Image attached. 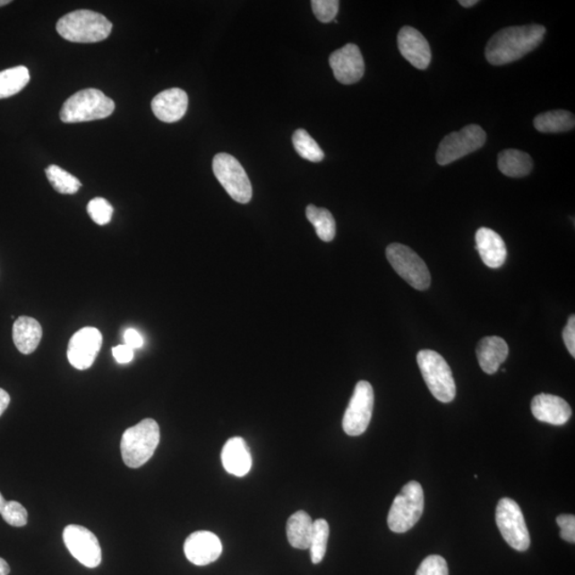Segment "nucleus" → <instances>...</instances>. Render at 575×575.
Wrapping results in <instances>:
<instances>
[{"label":"nucleus","instance_id":"f257e3e1","mask_svg":"<svg viewBox=\"0 0 575 575\" xmlns=\"http://www.w3.org/2000/svg\"><path fill=\"white\" fill-rule=\"evenodd\" d=\"M545 32L544 26L536 24L504 28L489 39L486 59L493 65L511 64L536 49Z\"/></svg>","mask_w":575,"mask_h":575},{"label":"nucleus","instance_id":"f03ea898","mask_svg":"<svg viewBox=\"0 0 575 575\" xmlns=\"http://www.w3.org/2000/svg\"><path fill=\"white\" fill-rule=\"evenodd\" d=\"M57 31L70 42L96 43L110 36L112 24L103 14L90 10H77L59 20Z\"/></svg>","mask_w":575,"mask_h":575},{"label":"nucleus","instance_id":"7ed1b4c3","mask_svg":"<svg viewBox=\"0 0 575 575\" xmlns=\"http://www.w3.org/2000/svg\"><path fill=\"white\" fill-rule=\"evenodd\" d=\"M160 442V428L154 419H145L124 432L122 459L129 468L142 467L155 453Z\"/></svg>","mask_w":575,"mask_h":575},{"label":"nucleus","instance_id":"20e7f679","mask_svg":"<svg viewBox=\"0 0 575 575\" xmlns=\"http://www.w3.org/2000/svg\"><path fill=\"white\" fill-rule=\"evenodd\" d=\"M116 109L115 101L98 89H86L71 96L60 111L61 121L66 124L103 120Z\"/></svg>","mask_w":575,"mask_h":575},{"label":"nucleus","instance_id":"39448f33","mask_svg":"<svg viewBox=\"0 0 575 575\" xmlns=\"http://www.w3.org/2000/svg\"><path fill=\"white\" fill-rule=\"evenodd\" d=\"M416 362L433 398L442 403L452 402L456 397V385L452 370L442 355L432 349H422L416 355Z\"/></svg>","mask_w":575,"mask_h":575},{"label":"nucleus","instance_id":"423d86ee","mask_svg":"<svg viewBox=\"0 0 575 575\" xmlns=\"http://www.w3.org/2000/svg\"><path fill=\"white\" fill-rule=\"evenodd\" d=\"M423 511L425 493L422 486L418 482H409L393 501L388 515V527L394 533L408 532L419 522Z\"/></svg>","mask_w":575,"mask_h":575},{"label":"nucleus","instance_id":"0eeeda50","mask_svg":"<svg viewBox=\"0 0 575 575\" xmlns=\"http://www.w3.org/2000/svg\"><path fill=\"white\" fill-rule=\"evenodd\" d=\"M389 263L401 278L416 290H426L431 286V273L423 259L410 247L392 244L388 245Z\"/></svg>","mask_w":575,"mask_h":575},{"label":"nucleus","instance_id":"6e6552de","mask_svg":"<svg viewBox=\"0 0 575 575\" xmlns=\"http://www.w3.org/2000/svg\"><path fill=\"white\" fill-rule=\"evenodd\" d=\"M213 173L227 193L240 204H247L252 200L253 188L249 176L234 156L227 153L213 158Z\"/></svg>","mask_w":575,"mask_h":575},{"label":"nucleus","instance_id":"1a4fd4ad","mask_svg":"<svg viewBox=\"0 0 575 575\" xmlns=\"http://www.w3.org/2000/svg\"><path fill=\"white\" fill-rule=\"evenodd\" d=\"M487 135L481 126L468 125L460 132L451 133L439 145L436 160L438 165L448 166L467 155L475 153L486 143Z\"/></svg>","mask_w":575,"mask_h":575},{"label":"nucleus","instance_id":"9d476101","mask_svg":"<svg viewBox=\"0 0 575 575\" xmlns=\"http://www.w3.org/2000/svg\"><path fill=\"white\" fill-rule=\"evenodd\" d=\"M495 521L500 529L502 536L512 549L524 552L531 545L528 528L520 509L514 500L501 499L497 511H495Z\"/></svg>","mask_w":575,"mask_h":575},{"label":"nucleus","instance_id":"9b49d317","mask_svg":"<svg viewBox=\"0 0 575 575\" xmlns=\"http://www.w3.org/2000/svg\"><path fill=\"white\" fill-rule=\"evenodd\" d=\"M373 408V387L368 382L360 381L355 387L353 397L343 416V431L348 436L363 435L370 425Z\"/></svg>","mask_w":575,"mask_h":575},{"label":"nucleus","instance_id":"f8f14e48","mask_svg":"<svg viewBox=\"0 0 575 575\" xmlns=\"http://www.w3.org/2000/svg\"><path fill=\"white\" fill-rule=\"evenodd\" d=\"M64 540L70 554L83 566L93 569L100 565V545L90 529L71 524L64 528Z\"/></svg>","mask_w":575,"mask_h":575},{"label":"nucleus","instance_id":"ddd939ff","mask_svg":"<svg viewBox=\"0 0 575 575\" xmlns=\"http://www.w3.org/2000/svg\"><path fill=\"white\" fill-rule=\"evenodd\" d=\"M103 345V336L95 327H83L72 336L67 358L77 370L91 368Z\"/></svg>","mask_w":575,"mask_h":575},{"label":"nucleus","instance_id":"4468645a","mask_svg":"<svg viewBox=\"0 0 575 575\" xmlns=\"http://www.w3.org/2000/svg\"><path fill=\"white\" fill-rule=\"evenodd\" d=\"M335 78L342 84H354L365 74V61L357 45L347 44L330 56Z\"/></svg>","mask_w":575,"mask_h":575},{"label":"nucleus","instance_id":"2eb2a0df","mask_svg":"<svg viewBox=\"0 0 575 575\" xmlns=\"http://www.w3.org/2000/svg\"><path fill=\"white\" fill-rule=\"evenodd\" d=\"M185 557L196 566H207L222 554V543L216 534L200 531L191 534L184 545Z\"/></svg>","mask_w":575,"mask_h":575},{"label":"nucleus","instance_id":"dca6fc26","mask_svg":"<svg viewBox=\"0 0 575 575\" xmlns=\"http://www.w3.org/2000/svg\"><path fill=\"white\" fill-rule=\"evenodd\" d=\"M398 45L403 57L418 70H426L431 64L430 44L419 30L413 27H403L399 32Z\"/></svg>","mask_w":575,"mask_h":575},{"label":"nucleus","instance_id":"f3484780","mask_svg":"<svg viewBox=\"0 0 575 575\" xmlns=\"http://www.w3.org/2000/svg\"><path fill=\"white\" fill-rule=\"evenodd\" d=\"M188 95L182 89L173 88L165 90L155 96L151 101L158 120L165 123H175L182 120L188 109Z\"/></svg>","mask_w":575,"mask_h":575},{"label":"nucleus","instance_id":"a211bd4d","mask_svg":"<svg viewBox=\"0 0 575 575\" xmlns=\"http://www.w3.org/2000/svg\"><path fill=\"white\" fill-rule=\"evenodd\" d=\"M531 409L538 421L556 426L566 425L572 415L571 405L554 394H538L533 399Z\"/></svg>","mask_w":575,"mask_h":575},{"label":"nucleus","instance_id":"6ab92c4d","mask_svg":"<svg viewBox=\"0 0 575 575\" xmlns=\"http://www.w3.org/2000/svg\"><path fill=\"white\" fill-rule=\"evenodd\" d=\"M476 250L487 267L499 269L505 263L507 251L505 242L494 230L482 227L476 231Z\"/></svg>","mask_w":575,"mask_h":575},{"label":"nucleus","instance_id":"aec40b11","mask_svg":"<svg viewBox=\"0 0 575 575\" xmlns=\"http://www.w3.org/2000/svg\"><path fill=\"white\" fill-rule=\"evenodd\" d=\"M221 458L224 469L235 476H245L252 469L251 450L244 438H230L224 445Z\"/></svg>","mask_w":575,"mask_h":575},{"label":"nucleus","instance_id":"412c9836","mask_svg":"<svg viewBox=\"0 0 575 575\" xmlns=\"http://www.w3.org/2000/svg\"><path fill=\"white\" fill-rule=\"evenodd\" d=\"M510 348L503 338L485 337L478 342L476 356L485 373L494 374L509 356Z\"/></svg>","mask_w":575,"mask_h":575},{"label":"nucleus","instance_id":"4be33fe9","mask_svg":"<svg viewBox=\"0 0 575 575\" xmlns=\"http://www.w3.org/2000/svg\"><path fill=\"white\" fill-rule=\"evenodd\" d=\"M43 336L42 326L36 319L20 317L13 325V341L21 354L30 355L36 351Z\"/></svg>","mask_w":575,"mask_h":575},{"label":"nucleus","instance_id":"5701e85b","mask_svg":"<svg viewBox=\"0 0 575 575\" xmlns=\"http://www.w3.org/2000/svg\"><path fill=\"white\" fill-rule=\"evenodd\" d=\"M313 529V519L305 511H296V514L288 519L287 537L293 548L309 549Z\"/></svg>","mask_w":575,"mask_h":575},{"label":"nucleus","instance_id":"b1692460","mask_svg":"<svg viewBox=\"0 0 575 575\" xmlns=\"http://www.w3.org/2000/svg\"><path fill=\"white\" fill-rule=\"evenodd\" d=\"M501 173L511 178L526 177L533 170L531 156L518 150H505L498 157Z\"/></svg>","mask_w":575,"mask_h":575},{"label":"nucleus","instance_id":"393cba45","mask_svg":"<svg viewBox=\"0 0 575 575\" xmlns=\"http://www.w3.org/2000/svg\"><path fill=\"white\" fill-rule=\"evenodd\" d=\"M534 127L543 133H566L575 127V118L565 110L545 112L534 118Z\"/></svg>","mask_w":575,"mask_h":575},{"label":"nucleus","instance_id":"a878e982","mask_svg":"<svg viewBox=\"0 0 575 575\" xmlns=\"http://www.w3.org/2000/svg\"><path fill=\"white\" fill-rule=\"evenodd\" d=\"M30 82V73L26 66H15L0 72V99L18 94Z\"/></svg>","mask_w":575,"mask_h":575},{"label":"nucleus","instance_id":"bb28decb","mask_svg":"<svg viewBox=\"0 0 575 575\" xmlns=\"http://www.w3.org/2000/svg\"><path fill=\"white\" fill-rule=\"evenodd\" d=\"M308 221L317 231L319 238L324 242L334 240L336 236V221L332 214L325 208L309 205L306 208Z\"/></svg>","mask_w":575,"mask_h":575},{"label":"nucleus","instance_id":"cd10ccee","mask_svg":"<svg viewBox=\"0 0 575 575\" xmlns=\"http://www.w3.org/2000/svg\"><path fill=\"white\" fill-rule=\"evenodd\" d=\"M45 173L50 185L60 194H75L82 188L81 180L58 166H49Z\"/></svg>","mask_w":575,"mask_h":575},{"label":"nucleus","instance_id":"c85d7f7f","mask_svg":"<svg viewBox=\"0 0 575 575\" xmlns=\"http://www.w3.org/2000/svg\"><path fill=\"white\" fill-rule=\"evenodd\" d=\"M292 142L296 153L304 158V159L312 162H320L324 159L322 149L315 142L312 135L306 131H304V129H297V131L293 133Z\"/></svg>","mask_w":575,"mask_h":575},{"label":"nucleus","instance_id":"c756f323","mask_svg":"<svg viewBox=\"0 0 575 575\" xmlns=\"http://www.w3.org/2000/svg\"><path fill=\"white\" fill-rule=\"evenodd\" d=\"M330 537V526L324 519L313 521L312 540H310V557L313 563H320L324 560L327 550V541Z\"/></svg>","mask_w":575,"mask_h":575},{"label":"nucleus","instance_id":"7c9ffc66","mask_svg":"<svg viewBox=\"0 0 575 575\" xmlns=\"http://www.w3.org/2000/svg\"><path fill=\"white\" fill-rule=\"evenodd\" d=\"M87 210L93 222L100 227L110 223L112 216H114V207L103 197H96V199L90 201Z\"/></svg>","mask_w":575,"mask_h":575},{"label":"nucleus","instance_id":"2f4dec72","mask_svg":"<svg viewBox=\"0 0 575 575\" xmlns=\"http://www.w3.org/2000/svg\"><path fill=\"white\" fill-rule=\"evenodd\" d=\"M2 516L5 522L15 528L25 527L28 522V512L25 507L16 501L7 502Z\"/></svg>","mask_w":575,"mask_h":575},{"label":"nucleus","instance_id":"473e14b6","mask_svg":"<svg viewBox=\"0 0 575 575\" xmlns=\"http://www.w3.org/2000/svg\"><path fill=\"white\" fill-rule=\"evenodd\" d=\"M339 4L338 0H313L312 8L315 18L326 24L335 21Z\"/></svg>","mask_w":575,"mask_h":575},{"label":"nucleus","instance_id":"72a5a7b5","mask_svg":"<svg viewBox=\"0 0 575 575\" xmlns=\"http://www.w3.org/2000/svg\"><path fill=\"white\" fill-rule=\"evenodd\" d=\"M416 575H449L447 561L442 556L430 555L421 562Z\"/></svg>","mask_w":575,"mask_h":575},{"label":"nucleus","instance_id":"f704fd0d","mask_svg":"<svg viewBox=\"0 0 575 575\" xmlns=\"http://www.w3.org/2000/svg\"><path fill=\"white\" fill-rule=\"evenodd\" d=\"M561 528V537L568 543H575V517L574 515H561L556 519Z\"/></svg>","mask_w":575,"mask_h":575},{"label":"nucleus","instance_id":"c9c22d12","mask_svg":"<svg viewBox=\"0 0 575 575\" xmlns=\"http://www.w3.org/2000/svg\"><path fill=\"white\" fill-rule=\"evenodd\" d=\"M563 341L568 348L571 356L575 357V315L572 314L568 320L565 330L562 331Z\"/></svg>","mask_w":575,"mask_h":575},{"label":"nucleus","instance_id":"e433bc0d","mask_svg":"<svg viewBox=\"0 0 575 575\" xmlns=\"http://www.w3.org/2000/svg\"><path fill=\"white\" fill-rule=\"evenodd\" d=\"M112 354L118 364H128L133 359V349L125 345L115 347Z\"/></svg>","mask_w":575,"mask_h":575},{"label":"nucleus","instance_id":"4c0bfd02","mask_svg":"<svg viewBox=\"0 0 575 575\" xmlns=\"http://www.w3.org/2000/svg\"><path fill=\"white\" fill-rule=\"evenodd\" d=\"M124 340H125V346L134 349L139 348L143 346V338L140 335L138 330L133 329H129L124 334Z\"/></svg>","mask_w":575,"mask_h":575},{"label":"nucleus","instance_id":"58836bf2","mask_svg":"<svg viewBox=\"0 0 575 575\" xmlns=\"http://www.w3.org/2000/svg\"><path fill=\"white\" fill-rule=\"evenodd\" d=\"M10 404V396L7 391L0 388V416H2Z\"/></svg>","mask_w":575,"mask_h":575},{"label":"nucleus","instance_id":"ea45409f","mask_svg":"<svg viewBox=\"0 0 575 575\" xmlns=\"http://www.w3.org/2000/svg\"><path fill=\"white\" fill-rule=\"evenodd\" d=\"M10 573V566L8 565V562L4 560V558L0 557V575H9Z\"/></svg>","mask_w":575,"mask_h":575},{"label":"nucleus","instance_id":"a19ab883","mask_svg":"<svg viewBox=\"0 0 575 575\" xmlns=\"http://www.w3.org/2000/svg\"><path fill=\"white\" fill-rule=\"evenodd\" d=\"M478 4V0H459V4L464 8H471Z\"/></svg>","mask_w":575,"mask_h":575},{"label":"nucleus","instance_id":"79ce46f5","mask_svg":"<svg viewBox=\"0 0 575 575\" xmlns=\"http://www.w3.org/2000/svg\"><path fill=\"white\" fill-rule=\"evenodd\" d=\"M5 505H7V501H5L4 498L3 497V494L0 493V514H2Z\"/></svg>","mask_w":575,"mask_h":575},{"label":"nucleus","instance_id":"37998d69","mask_svg":"<svg viewBox=\"0 0 575 575\" xmlns=\"http://www.w3.org/2000/svg\"><path fill=\"white\" fill-rule=\"evenodd\" d=\"M10 3V0H0V8L4 7V5L9 4Z\"/></svg>","mask_w":575,"mask_h":575}]
</instances>
